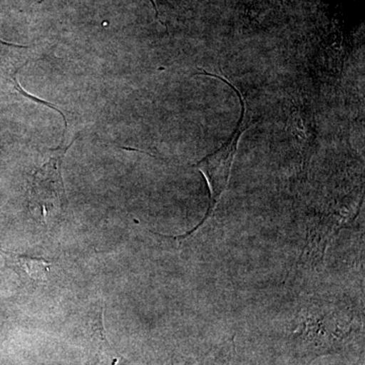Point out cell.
<instances>
[{"instance_id": "1", "label": "cell", "mask_w": 365, "mask_h": 365, "mask_svg": "<svg viewBox=\"0 0 365 365\" xmlns=\"http://www.w3.org/2000/svg\"><path fill=\"white\" fill-rule=\"evenodd\" d=\"M204 76H211L212 78H220V81H225L230 88H234V91H237L242 104L241 121L237 123V128H235L234 133H232V136L230 137V140L225 145H222L215 153L204 158L201 162H199L195 165L197 169H199L202 173L206 181H207L209 191H210V204H209L207 213L204 216L202 222L198 223L195 228L190 230L187 234L177 237L176 239L179 240V241L187 239L190 235L196 232L207 220V218L210 217L213 212H215L216 205H217L220 197H222L223 192L227 188L228 180H230L232 162H234L235 153H237V143H239L242 134L246 131L247 128L246 107H245L244 100H242V95L237 91V88H235L232 83H228L227 79H225L223 76H218V74L204 72Z\"/></svg>"}, {"instance_id": "2", "label": "cell", "mask_w": 365, "mask_h": 365, "mask_svg": "<svg viewBox=\"0 0 365 365\" xmlns=\"http://www.w3.org/2000/svg\"><path fill=\"white\" fill-rule=\"evenodd\" d=\"M71 145H60L56 150L50 151L47 162L34 173L31 193L33 202L40 206L43 215L53 208L66 206L67 198L61 168L64 155Z\"/></svg>"}, {"instance_id": "3", "label": "cell", "mask_w": 365, "mask_h": 365, "mask_svg": "<svg viewBox=\"0 0 365 365\" xmlns=\"http://www.w3.org/2000/svg\"><path fill=\"white\" fill-rule=\"evenodd\" d=\"M0 255L4 257L9 268L16 271L19 275L25 274L29 279L34 282H43L47 277L51 263L45 259L37 257H29L25 255H16L0 249Z\"/></svg>"}, {"instance_id": "4", "label": "cell", "mask_w": 365, "mask_h": 365, "mask_svg": "<svg viewBox=\"0 0 365 365\" xmlns=\"http://www.w3.org/2000/svg\"><path fill=\"white\" fill-rule=\"evenodd\" d=\"M0 151H1V145H0Z\"/></svg>"}]
</instances>
